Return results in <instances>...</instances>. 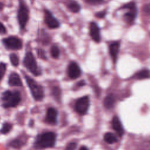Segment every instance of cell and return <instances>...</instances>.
<instances>
[{"label": "cell", "mask_w": 150, "mask_h": 150, "mask_svg": "<svg viewBox=\"0 0 150 150\" xmlns=\"http://www.w3.org/2000/svg\"><path fill=\"white\" fill-rule=\"evenodd\" d=\"M106 15V11H102L98 12L95 13V16L98 18H103Z\"/></svg>", "instance_id": "28"}, {"label": "cell", "mask_w": 150, "mask_h": 150, "mask_svg": "<svg viewBox=\"0 0 150 150\" xmlns=\"http://www.w3.org/2000/svg\"><path fill=\"white\" fill-rule=\"evenodd\" d=\"M50 54L51 56L54 58V59H57L59 57L60 55V50L59 49V47L56 46V45H53L51 47H50Z\"/></svg>", "instance_id": "21"}, {"label": "cell", "mask_w": 150, "mask_h": 150, "mask_svg": "<svg viewBox=\"0 0 150 150\" xmlns=\"http://www.w3.org/2000/svg\"><path fill=\"white\" fill-rule=\"evenodd\" d=\"M21 100V95L18 91L7 90L2 96V105L5 108L16 107L19 104Z\"/></svg>", "instance_id": "2"}, {"label": "cell", "mask_w": 150, "mask_h": 150, "mask_svg": "<svg viewBox=\"0 0 150 150\" xmlns=\"http://www.w3.org/2000/svg\"><path fill=\"white\" fill-rule=\"evenodd\" d=\"M56 135L53 132H46L38 135L35 142V148L42 149L53 147L56 142Z\"/></svg>", "instance_id": "1"}, {"label": "cell", "mask_w": 150, "mask_h": 150, "mask_svg": "<svg viewBox=\"0 0 150 150\" xmlns=\"http://www.w3.org/2000/svg\"><path fill=\"white\" fill-rule=\"evenodd\" d=\"M12 128V125L8 122H5L1 129V132L2 134H7L9 132Z\"/></svg>", "instance_id": "23"}, {"label": "cell", "mask_w": 150, "mask_h": 150, "mask_svg": "<svg viewBox=\"0 0 150 150\" xmlns=\"http://www.w3.org/2000/svg\"><path fill=\"white\" fill-rule=\"evenodd\" d=\"M104 141L108 144H113L117 142V137L111 132H107L104 135Z\"/></svg>", "instance_id": "19"}, {"label": "cell", "mask_w": 150, "mask_h": 150, "mask_svg": "<svg viewBox=\"0 0 150 150\" xmlns=\"http://www.w3.org/2000/svg\"><path fill=\"white\" fill-rule=\"evenodd\" d=\"M79 150H88V149H87V147L83 146H81V147L80 148Z\"/></svg>", "instance_id": "31"}, {"label": "cell", "mask_w": 150, "mask_h": 150, "mask_svg": "<svg viewBox=\"0 0 150 150\" xmlns=\"http://www.w3.org/2000/svg\"><path fill=\"white\" fill-rule=\"evenodd\" d=\"M115 98L114 97V96L110 94L108 95L104 100V107H106L107 108H112L114 104H115Z\"/></svg>", "instance_id": "18"}, {"label": "cell", "mask_w": 150, "mask_h": 150, "mask_svg": "<svg viewBox=\"0 0 150 150\" xmlns=\"http://www.w3.org/2000/svg\"><path fill=\"white\" fill-rule=\"evenodd\" d=\"M37 54H38L39 57L43 59H46V54H45V52L42 49H38L37 50Z\"/></svg>", "instance_id": "27"}, {"label": "cell", "mask_w": 150, "mask_h": 150, "mask_svg": "<svg viewBox=\"0 0 150 150\" xmlns=\"http://www.w3.org/2000/svg\"><path fill=\"white\" fill-rule=\"evenodd\" d=\"M23 63L25 67L33 75L37 76L41 74V69L38 66L36 59L32 52H26L23 60Z\"/></svg>", "instance_id": "4"}, {"label": "cell", "mask_w": 150, "mask_h": 150, "mask_svg": "<svg viewBox=\"0 0 150 150\" xmlns=\"http://www.w3.org/2000/svg\"><path fill=\"white\" fill-rule=\"evenodd\" d=\"M25 80L35 100L37 101L42 100L44 97V90L43 87L28 76H25Z\"/></svg>", "instance_id": "3"}, {"label": "cell", "mask_w": 150, "mask_h": 150, "mask_svg": "<svg viewBox=\"0 0 150 150\" xmlns=\"http://www.w3.org/2000/svg\"><path fill=\"white\" fill-rule=\"evenodd\" d=\"M67 8L69 9L74 13H77L80 11L81 6L78 2L74 0H70L67 4Z\"/></svg>", "instance_id": "16"}, {"label": "cell", "mask_w": 150, "mask_h": 150, "mask_svg": "<svg viewBox=\"0 0 150 150\" xmlns=\"http://www.w3.org/2000/svg\"><path fill=\"white\" fill-rule=\"evenodd\" d=\"M29 10L25 2L23 0H19L17 17L20 28L22 29H25L29 20Z\"/></svg>", "instance_id": "5"}, {"label": "cell", "mask_w": 150, "mask_h": 150, "mask_svg": "<svg viewBox=\"0 0 150 150\" xmlns=\"http://www.w3.org/2000/svg\"><path fill=\"white\" fill-rule=\"evenodd\" d=\"M6 70V64L4 63H0V81L3 78Z\"/></svg>", "instance_id": "24"}, {"label": "cell", "mask_w": 150, "mask_h": 150, "mask_svg": "<svg viewBox=\"0 0 150 150\" xmlns=\"http://www.w3.org/2000/svg\"><path fill=\"white\" fill-rule=\"evenodd\" d=\"M120 43L117 41L112 42L109 45V46H108L109 53L114 63H115L117 59L119 50H120Z\"/></svg>", "instance_id": "12"}, {"label": "cell", "mask_w": 150, "mask_h": 150, "mask_svg": "<svg viewBox=\"0 0 150 150\" xmlns=\"http://www.w3.org/2000/svg\"><path fill=\"white\" fill-rule=\"evenodd\" d=\"M6 32H7V30L5 26L3 25L2 22H0V34L4 35V34H6Z\"/></svg>", "instance_id": "29"}, {"label": "cell", "mask_w": 150, "mask_h": 150, "mask_svg": "<svg viewBox=\"0 0 150 150\" xmlns=\"http://www.w3.org/2000/svg\"><path fill=\"white\" fill-rule=\"evenodd\" d=\"M10 61L13 66H17L19 64V60L18 56L15 53H11L9 55Z\"/></svg>", "instance_id": "22"}, {"label": "cell", "mask_w": 150, "mask_h": 150, "mask_svg": "<svg viewBox=\"0 0 150 150\" xmlns=\"http://www.w3.org/2000/svg\"><path fill=\"white\" fill-rule=\"evenodd\" d=\"M8 84L11 86H21L22 83L19 75L15 72L12 73L9 76Z\"/></svg>", "instance_id": "15"}, {"label": "cell", "mask_w": 150, "mask_h": 150, "mask_svg": "<svg viewBox=\"0 0 150 150\" xmlns=\"http://www.w3.org/2000/svg\"><path fill=\"white\" fill-rule=\"evenodd\" d=\"M122 8L128 10L124 15L125 21L128 24L132 23L137 15V8L135 3L134 2L127 3L123 5Z\"/></svg>", "instance_id": "6"}, {"label": "cell", "mask_w": 150, "mask_h": 150, "mask_svg": "<svg viewBox=\"0 0 150 150\" xmlns=\"http://www.w3.org/2000/svg\"><path fill=\"white\" fill-rule=\"evenodd\" d=\"M111 124L112 128L114 131H115L118 135L120 136H122L124 133V128L119 118L117 116H114L112 118Z\"/></svg>", "instance_id": "14"}, {"label": "cell", "mask_w": 150, "mask_h": 150, "mask_svg": "<svg viewBox=\"0 0 150 150\" xmlns=\"http://www.w3.org/2000/svg\"><path fill=\"white\" fill-rule=\"evenodd\" d=\"M86 2L91 5H98L103 4L104 0H86Z\"/></svg>", "instance_id": "25"}, {"label": "cell", "mask_w": 150, "mask_h": 150, "mask_svg": "<svg viewBox=\"0 0 150 150\" xmlns=\"http://www.w3.org/2000/svg\"><path fill=\"white\" fill-rule=\"evenodd\" d=\"M3 7H4V4L0 2V11H1L3 9Z\"/></svg>", "instance_id": "32"}, {"label": "cell", "mask_w": 150, "mask_h": 150, "mask_svg": "<svg viewBox=\"0 0 150 150\" xmlns=\"http://www.w3.org/2000/svg\"><path fill=\"white\" fill-rule=\"evenodd\" d=\"M144 10L146 13H150V4L145 6Z\"/></svg>", "instance_id": "30"}, {"label": "cell", "mask_w": 150, "mask_h": 150, "mask_svg": "<svg viewBox=\"0 0 150 150\" xmlns=\"http://www.w3.org/2000/svg\"><path fill=\"white\" fill-rule=\"evenodd\" d=\"M89 33L91 38L96 43H99L101 40L100 30L97 24L94 22H91L89 25Z\"/></svg>", "instance_id": "10"}, {"label": "cell", "mask_w": 150, "mask_h": 150, "mask_svg": "<svg viewBox=\"0 0 150 150\" xmlns=\"http://www.w3.org/2000/svg\"><path fill=\"white\" fill-rule=\"evenodd\" d=\"M44 21L46 25L50 29H56L60 26V23L53 15L52 13L47 9L45 10Z\"/></svg>", "instance_id": "9"}, {"label": "cell", "mask_w": 150, "mask_h": 150, "mask_svg": "<svg viewBox=\"0 0 150 150\" xmlns=\"http://www.w3.org/2000/svg\"><path fill=\"white\" fill-rule=\"evenodd\" d=\"M24 144V141H23L22 138H18L13 140L11 143L10 145L15 148H19L22 146Z\"/></svg>", "instance_id": "20"}, {"label": "cell", "mask_w": 150, "mask_h": 150, "mask_svg": "<svg viewBox=\"0 0 150 150\" xmlns=\"http://www.w3.org/2000/svg\"><path fill=\"white\" fill-rule=\"evenodd\" d=\"M90 100L88 96H84L77 100L75 104V109L76 111L81 115L85 114L89 107Z\"/></svg>", "instance_id": "8"}, {"label": "cell", "mask_w": 150, "mask_h": 150, "mask_svg": "<svg viewBox=\"0 0 150 150\" xmlns=\"http://www.w3.org/2000/svg\"><path fill=\"white\" fill-rule=\"evenodd\" d=\"M2 43L5 47L10 50H19L22 47L21 40L16 36H9L2 39Z\"/></svg>", "instance_id": "7"}, {"label": "cell", "mask_w": 150, "mask_h": 150, "mask_svg": "<svg viewBox=\"0 0 150 150\" xmlns=\"http://www.w3.org/2000/svg\"><path fill=\"white\" fill-rule=\"evenodd\" d=\"M150 77V71L148 69H142L138 72H137L134 78L137 79H148Z\"/></svg>", "instance_id": "17"}, {"label": "cell", "mask_w": 150, "mask_h": 150, "mask_svg": "<svg viewBox=\"0 0 150 150\" xmlns=\"http://www.w3.org/2000/svg\"><path fill=\"white\" fill-rule=\"evenodd\" d=\"M57 110L53 107L49 108L47 110L46 118H45V120L46 122L50 124H55L57 122Z\"/></svg>", "instance_id": "13"}, {"label": "cell", "mask_w": 150, "mask_h": 150, "mask_svg": "<svg viewBox=\"0 0 150 150\" xmlns=\"http://www.w3.org/2000/svg\"><path fill=\"white\" fill-rule=\"evenodd\" d=\"M67 74L69 77L72 79L78 78L81 74V69L79 65L74 62H71L67 67Z\"/></svg>", "instance_id": "11"}, {"label": "cell", "mask_w": 150, "mask_h": 150, "mask_svg": "<svg viewBox=\"0 0 150 150\" xmlns=\"http://www.w3.org/2000/svg\"><path fill=\"white\" fill-rule=\"evenodd\" d=\"M76 146L77 144L76 142H70L67 145L65 150H76Z\"/></svg>", "instance_id": "26"}]
</instances>
